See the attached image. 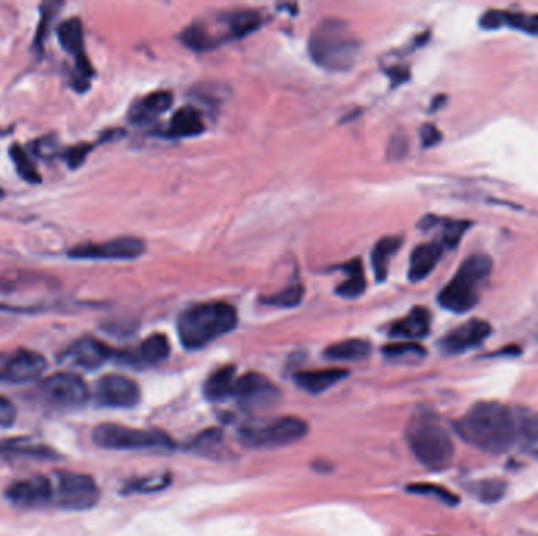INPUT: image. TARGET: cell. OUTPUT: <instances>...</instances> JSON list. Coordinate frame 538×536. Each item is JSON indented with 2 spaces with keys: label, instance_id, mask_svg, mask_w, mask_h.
Instances as JSON below:
<instances>
[{
  "label": "cell",
  "instance_id": "cell-1",
  "mask_svg": "<svg viewBox=\"0 0 538 536\" xmlns=\"http://www.w3.org/2000/svg\"><path fill=\"white\" fill-rule=\"evenodd\" d=\"M455 430L479 450L509 452L517 445V410H510L503 402H477L455 424Z\"/></svg>",
  "mask_w": 538,
  "mask_h": 536
},
{
  "label": "cell",
  "instance_id": "cell-2",
  "mask_svg": "<svg viewBox=\"0 0 538 536\" xmlns=\"http://www.w3.org/2000/svg\"><path fill=\"white\" fill-rule=\"evenodd\" d=\"M362 44L345 21L325 19L311 32L309 54L326 71L343 73L353 68Z\"/></svg>",
  "mask_w": 538,
  "mask_h": 536
},
{
  "label": "cell",
  "instance_id": "cell-3",
  "mask_svg": "<svg viewBox=\"0 0 538 536\" xmlns=\"http://www.w3.org/2000/svg\"><path fill=\"white\" fill-rule=\"evenodd\" d=\"M238 325V313L227 302L196 303L178 319V335L188 349L210 345Z\"/></svg>",
  "mask_w": 538,
  "mask_h": 536
},
{
  "label": "cell",
  "instance_id": "cell-4",
  "mask_svg": "<svg viewBox=\"0 0 538 536\" xmlns=\"http://www.w3.org/2000/svg\"><path fill=\"white\" fill-rule=\"evenodd\" d=\"M493 262L488 255L474 254L461 263L460 269L450 282L439 293L441 307L453 313L473 310L480 299V288L488 279Z\"/></svg>",
  "mask_w": 538,
  "mask_h": 536
},
{
  "label": "cell",
  "instance_id": "cell-5",
  "mask_svg": "<svg viewBox=\"0 0 538 536\" xmlns=\"http://www.w3.org/2000/svg\"><path fill=\"white\" fill-rule=\"evenodd\" d=\"M406 440L411 452L428 469L439 471L452 463V439L434 417L422 414L412 418L406 430Z\"/></svg>",
  "mask_w": 538,
  "mask_h": 536
},
{
  "label": "cell",
  "instance_id": "cell-6",
  "mask_svg": "<svg viewBox=\"0 0 538 536\" xmlns=\"http://www.w3.org/2000/svg\"><path fill=\"white\" fill-rule=\"evenodd\" d=\"M309 425L303 418L285 416L263 424H250L240 430L241 444L248 448H279L304 438Z\"/></svg>",
  "mask_w": 538,
  "mask_h": 536
},
{
  "label": "cell",
  "instance_id": "cell-7",
  "mask_svg": "<svg viewBox=\"0 0 538 536\" xmlns=\"http://www.w3.org/2000/svg\"><path fill=\"white\" fill-rule=\"evenodd\" d=\"M95 444L109 450H169L175 444L167 433L159 430H139L117 424L99 425L93 431Z\"/></svg>",
  "mask_w": 538,
  "mask_h": 536
},
{
  "label": "cell",
  "instance_id": "cell-8",
  "mask_svg": "<svg viewBox=\"0 0 538 536\" xmlns=\"http://www.w3.org/2000/svg\"><path fill=\"white\" fill-rule=\"evenodd\" d=\"M57 502L65 509L84 511L98 503L99 489L92 477L84 473L62 472L57 475Z\"/></svg>",
  "mask_w": 538,
  "mask_h": 536
},
{
  "label": "cell",
  "instance_id": "cell-9",
  "mask_svg": "<svg viewBox=\"0 0 538 536\" xmlns=\"http://www.w3.org/2000/svg\"><path fill=\"white\" fill-rule=\"evenodd\" d=\"M145 252V242L133 236H123L106 242H85L68 250L74 260H135Z\"/></svg>",
  "mask_w": 538,
  "mask_h": 536
},
{
  "label": "cell",
  "instance_id": "cell-10",
  "mask_svg": "<svg viewBox=\"0 0 538 536\" xmlns=\"http://www.w3.org/2000/svg\"><path fill=\"white\" fill-rule=\"evenodd\" d=\"M58 42L70 56L76 58V87L87 88L88 79L93 78V68L85 56L84 26L79 18H70L57 28Z\"/></svg>",
  "mask_w": 538,
  "mask_h": 536
},
{
  "label": "cell",
  "instance_id": "cell-11",
  "mask_svg": "<svg viewBox=\"0 0 538 536\" xmlns=\"http://www.w3.org/2000/svg\"><path fill=\"white\" fill-rule=\"evenodd\" d=\"M42 396L62 408H78L88 398L84 379L74 373H56L42 384Z\"/></svg>",
  "mask_w": 538,
  "mask_h": 536
},
{
  "label": "cell",
  "instance_id": "cell-12",
  "mask_svg": "<svg viewBox=\"0 0 538 536\" xmlns=\"http://www.w3.org/2000/svg\"><path fill=\"white\" fill-rule=\"evenodd\" d=\"M234 396L246 410H262L279 400V390L266 376L250 371L236 379Z\"/></svg>",
  "mask_w": 538,
  "mask_h": 536
},
{
  "label": "cell",
  "instance_id": "cell-13",
  "mask_svg": "<svg viewBox=\"0 0 538 536\" xmlns=\"http://www.w3.org/2000/svg\"><path fill=\"white\" fill-rule=\"evenodd\" d=\"M96 396L103 406L129 410L141 402V390L133 379L123 374H107L98 381Z\"/></svg>",
  "mask_w": 538,
  "mask_h": 536
},
{
  "label": "cell",
  "instance_id": "cell-14",
  "mask_svg": "<svg viewBox=\"0 0 538 536\" xmlns=\"http://www.w3.org/2000/svg\"><path fill=\"white\" fill-rule=\"evenodd\" d=\"M48 364L42 354L30 349H18L0 367V381L19 382L34 381L42 376Z\"/></svg>",
  "mask_w": 538,
  "mask_h": 536
},
{
  "label": "cell",
  "instance_id": "cell-15",
  "mask_svg": "<svg viewBox=\"0 0 538 536\" xmlns=\"http://www.w3.org/2000/svg\"><path fill=\"white\" fill-rule=\"evenodd\" d=\"M112 356L113 351L106 343L93 337H82L62 354V362L85 370H95L104 365Z\"/></svg>",
  "mask_w": 538,
  "mask_h": 536
},
{
  "label": "cell",
  "instance_id": "cell-16",
  "mask_svg": "<svg viewBox=\"0 0 538 536\" xmlns=\"http://www.w3.org/2000/svg\"><path fill=\"white\" fill-rule=\"evenodd\" d=\"M52 485L44 475L14 481L7 489L8 501L18 507H42L52 499Z\"/></svg>",
  "mask_w": 538,
  "mask_h": 536
},
{
  "label": "cell",
  "instance_id": "cell-17",
  "mask_svg": "<svg viewBox=\"0 0 538 536\" xmlns=\"http://www.w3.org/2000/svg\"><path fill=\"white\" fill-rule=\"evenodd\" d=\"M491 333V325L483 319H471L455 331L449 332L444 339L441 340V349L447 354L466 353L475 346L483 343V340Z\"/></svg>",
  "mask_w": 538,
  "mask_h": 536
},
{
  "label": "cell",
  "instance_id": "cell-18",
  "mask_svg": "<svg viewBox=\"0 0 538 536\" xmlns=\"http://www.w3.org/2000/svg\"><path fill=\"white\" fill-rule=\"evenodd\" d=\"M173 101V95L167 90H158L139 99L134 106L129 109V120L134 125H145L158 119L165 112Z\"/></svg>",
  "mask_w": 538,
  "mask_h": 536
},
{
  "label": "cell",
  "instance_id": "cell-19",
  "mask_svg": "<svg viewBox=\"0 0 538 536\" xmlns=\"http://www.w3.org/2000/svg\"><path fill=\"white\" fill-rule=\"evenodd\" d=\"M442 244L441 242H425L412 250L410 260L408 277L411 282H420L432 274L436 268L441 257H442Z\"/></svg>",
  "mask_w": 538,
  "mask_h": 536
},
{
  "label": "cell",
  "instance_id": "cell-20",
  "mask_svg": "<svg viewBox=\"0 0 538 536\" xmlns=\"http://www.w3.org/2000/svg\"><path fill=\"white\" fill-rule=\"evenodd\" d=\"M432 317L424 307H416L390 327V337L404 340L424 339L430 332Z\"/></svg>",
  "mask_w": 538,
  "mask_h": 536
},
{
  "label": "cell",
  "instance_id": "cell-21",
  "mask_svg": "<svg viewBox=\"0 0 538 536\" xmlns=\"http://www.w3.org/2000/svg\"><path fill=\"white\" fill-rule=\"evenodd\" d=\"M348 376L347 370L342 368H326V370H311V371H301L295 376L297 387L303 388L309 394H323L327 388L334 387L337 382L345 379Z\"/></svg>",
  "mask_w": 538,
  "mask_h": 536
},
{
  "label": "cell",
  "instance_id": "cell-22",
  "mask_svg": "<svg viewBox=\"0 0 538 536\" xmlns=\"http://www.w3.org/2000/svg\"><path fill=\"white\" fill-rule=\"evenodd\" d=\"M205 131V121L197 109L192 106H184L178 109L170 119L167 135L172 139H186L196 137Z\"/></svg>",
  "mask_w": 538,
  "mask_h": 536
},
{
  "label": "cell",
  "instance_id": "cell-23",
  "mask_svg": "<svg viewBox=\"0 0 538 536\" xmlns=\"http://www.w3.org/2000/svg\"><path fill=\"white\" fill-rule=\"evenodd\" d=\"M517 445L521 452L538 458V412L517 410Z\"/></svg>",
  "mask_w": 538,
  "mask_h": 536
},
{
  "label": "cell",
  "instance_id": "cell-24",
  "mask_svg": "<svg viewBox=\"0 0 538 536\" xmlns=\"http://www.w3.org/2000/svg\"><path fill=\"white\" fill-rule=\"evenodd\" d=\"M236 374L234 367H222L206 379L205 396L211 402H222L228 396H234L236 386Z\"/></svg>",
  "mask_w": 538,
  "mask_h": 536
},
{
  "label": "cell",
  "instance_id": "cell-25",
  "mask_svg": "<svg viewBox=\"0 0 538 536\" xmlns=\"http://www.w3.org/2000/svg\"><path fill=\"white\" fill-rule=\"evenodd\" d=\"M170 354L169 340L163 333H153L143 340L134 354L135 362L143 365H156L167 359Z\"/></svg>",
  "mask_w": 538,
  "mask_h": 536
},
{
  "label": "cell",
  "instance_id": "cell-26",
  "mask_svg": "<svg viewBox=\"0 0 538 536\" xmlns=\"http://www.w3.org/2000/svg\"><path fill=\"white\" fill-rule=\"evenodd\" d=\"M404 241L396 236H388L376 242L373 252H372V264L375 271V277L378 282H384L388 272H389L390 258L396 254V250L402 248Z\"/></svg>",
  "mask_w": 538,
  "mask_h": 536
},
{
  "label": "cell",
  "instance_id": "cell-27",
  "mask_svg": "<svg viewBox=\"0 0 538 536\" xmlns=\"http://www.w3.org/2000/svg\"><path fill=\"white\" fill-rule=\"evenodd\" d=\"M372 351V345L361 339H350L334 343L326 348L325 356L327 359L339 360V362H353L367 357Z\"/></svg>",
  "mask_w": 538,
  "mask_h": 536
},
{
  "label": "cell",
  "instance_id": "cell-28",
  "mask_svg": "<svg viewBox=\"0 0 538 536\" xmlns=\"http://www.w3.org/2000/svg\"><path fill=\"white\" fill-rule=\"evenodd\" d=\"M262 24V16L254 10L234 11L227 19V38H244L255 32Z\"/></svg>",
  "mask_w": 538,
  "mask_h": 536
},
{
  "label": "cell",
  "instance_id": "cell-29",
  "mask_svg": "<svg viewBox=\"0 0 538 536\" xmlns=\"http://www.w3.org/2000/svg\"><path fill=\"white\" fill-rule=\"evenodd\" d=\"M342 269L347 272L348 279L345 282L340 283L335 289V293L339 296L347 297V299H356V297L361 296L362 293L365 291V287H367L361 260L348 263L345 266H342Z\"/></svg>",
  "mask_w": 538,
  "mask_h": 536
},
{
  "label": "cell",
  "instance_id": "cell-30",
  "mask_svg": "<svg viewBox=\"0 0 538 536\" xmlns=\"http://www.w3.org/2000/svg\"><path fill=\"white\" fill-rule=\"evenodd\" d=\"M0 453L8 456H32V458H57V453L46 445L28 444L26 440H7L0 444Z\"/></svg>",
  "mask_w": 538,
  "mask_h": 536
},
{
  "label": "cell",
  "instance_id": "cell-31",
  "mask_svg": "<svg viewBox=\"0 0 538 536\" xmlns=\"http://www.w3.org/2000/svg\"><path fill=\"white\" fill-rule=\"evenodd\" d=\"M10 157L13 159L16 172L19 173L22 180H26L27 183L36 184L42 181L40 172L36 170L35 164L32 161V157L28 156L27 151L22 149L21 145L14 143L10 147Z\"/></svg>",
  "mask_w": 538,
  "mask_h": 536
},
{
  "label": "cell",
  "instance_id": "cell-32",
  "mask_svg": "<svg viewBox=\"0 0 538 536\" xmlns=\"http://www.w3.org/2000/svg\"><path fill=\"white\" fill-rule=\"evenodd\" d=\"M181 42L192 50H208L218 46V40L210 34L205 26L192 24L181 34Z\"/></svg>",
  "mask_w": 538,
  "mask_h": 536
},
{
  "label": "cell",
  "instance_id": "cell-33",
  "mask_svg": "<svg viewBox=\"0 0 538 536\" xmlns=\"http://www.w3.org/2000/svg\"><path fill=\"white\" fill-rule=\"evenodd\" d=\"M505 489H507V483L503 480H495V479L474 481L469 485L471 494L485 503L501 501L505 494Z\"/></svg>",
  "mask_w": 538,
  "mask_h": 536
},
{
  "label": "cell",
  "instance_id": "cell-34",
  "mask_svg": "<svg viewBox=\"0 0 538 536\" xmlns=\"http://www.w3.org/2000/svg\"><path fill=\"white\" fill-rule=\"evenodd\" d=\"M384 354L389 359L396 360V362H412V360L422 359L425 356V349L414 341H404V343L386 346Z\"/></svg>",
  "mask_w": 538,
  "mask_h": 536
},
{
  "label": "cell",
  "instance_id": "cell-35",
  "mask_svg": "<svg viewBox=\"0 0 538 536\" xmlns=\"http://www.w3.org/2000/svg\"><path fill=\"white\" fill-rule=\"evenodd\" d=\"M303 297H304V287L301 283H295L273 296L263 297L262 301L276 307H295L303 301Z\"/></svg>",
  "mask_w": 538,
  "mask_h": 536
},
{
  "label": "cell",
  "instance_id": "cell-36",
  "mask_svg": "<svg viewBox=\"0 0 538 536\" xmlns=\"http://www.w3.org/2000/svg\"><path fill=\"white\" fill-rule=\"evenodd\" d=\"M220 447H222V433L219 430H206L192 440L189 450L198 455H211L212 452H218Z\"/></svg>",
  "mask_w": 538,
  "mask_h": 536
},
{
  "label": "cell",
  "instance_id": "cell-37",
  "mask_svg": "<svg viewBox=\"0 0 538 536\" xmlns=\"http://www.w3.org/2000/svg\"><path fill=\"white\" fill-rule=\"evenodd\" d=\"M503 27L517 28L529 35H538V14L505 13Z\"/></svg>",
  "mask_w": 538,
  "mask_h": 536
},
{
  "label": "cell",
  "instance_id": "cell-38",
  "mask_svg": "<svg viewBox=\"0 0 538 536\" xmlns=\"http://www.w3.org/2000/svg\"><path fill=\"white\" fill-rule=\"evenodd\" d=\"M441 224H442V240H441V244H442V248L447 249H455L458 246V242H460L461 236L466 234L467 228H469V222H465V220H442L441 219Z\"/></svg>",
  "mask_w": 538,
  "mask_h": 536
},
{
  "label": "cell",
  "instance_id": "cell-39",
  "mask_svg": "<svg viewBox=\"0 0 538 536\" xmlns=\"http://www.w3.org/2000/svg\"><path fill=\"white\" fill-rule=\"evenodd\" d=\"M410 493L420 495H433L436 497L438 501L444 502L447 505H457L458 503V497L452 494L446 487L438 486V485H430V483H416V485H411L408 487Z\"/></svg>",
  "mask_w": 538,
  "mask_h": 536
},
{
  "label": "cell",
  "instance_id": "cell-40",
  "mask_svg": "<svg viewBox=\"0 0 538 536\" xmlns=\"http://www.w3.org/2000/svg\"><path fill=\"white\" fill-rule=\"evenodd\" d=\"M90 149H92L90 143H79V145H74V147L66 149L64 157L66 164H68V167L70 169L81 167L85 163L87 156L90 155Z\"/></svg>",
  "mask_w": 538,
  "mask_h": 536
},
{
  "label": "cell",
  "instance_id": "cell-41",
  "mask_svg": "<svg viewBox=\"0 0 538 536\" xmlns=\"http://www.w3.org/2000/svg\"><path fill=\"white\" fill-rule=\"evenodd\" d=\"M167 485H169V475H161V477H151V479H145V480L135 481L129 487L133 491H139V493H155V491H159Z\"/></svg>",
  "mask_w": 538,
  "mask_h": 536
},
{
  "label": "cell",
  "instance_id": "cell-42",
  "mask_svg": "<svg viewBox=\"0 0 538 536\" xmlns=\"http://www.w3.org/2000/svg\"><path fill=\"white\" fill-rule=\"evenodd\" d=\"M32 149H34V155L40 156V157H52L56 155L57 151V142L56 139H50V137H42L38 141L32 143Z\"/></svg>",
  "mask_w": 538,
  "mask_h": 536
},
{
  "label": "cell",
  "instance_id": "cell-43",
  "mask_svg": "<svg viewBox=\"0 0 538 536\" xmlns=\"http://www.w3.org/2000/svg\"><path fill=\"white\" fill-rule=\"evenodd\" d=\"M14 420H16V410H14L13 402L0 396V426L8 428L14 424Z\"/></svg>",
  "mask_w": 538,
  "mask_h": 536
},
{
  "label": "cell",
  "instance_id": "cell-44",
  "mask_svg": "<svg viewBox=\"0 0 538 536\" xmlns=\"http://www.w3.org/2000/svg\"><path fill=\"white\" fill-rule=\"evenodd\" d=\"M481 28L487 30H496V28L503 27V11L497 10H489L480 18Z\"/></svg>",
  "mask_w": 538,
  "mask_h": 536
},
{
  "label": "cell",
  "instance_id": "cell-45",
  "mask_svg": "<svg viewBox=\"0 0 538 536\" xmlns=\"http://www.w3.org/2000/svg\"><path fill=\"white\" fill-rule=\"evenodd\" d=\"M441 137L442 135L439 133L438 127L433 126V125H425L420 131V139H422V145L425 149H430L433 145L439 143Z\"/></svg>",
  "mask_w": 538,
  "mask_h": 536
}]
</instances>
